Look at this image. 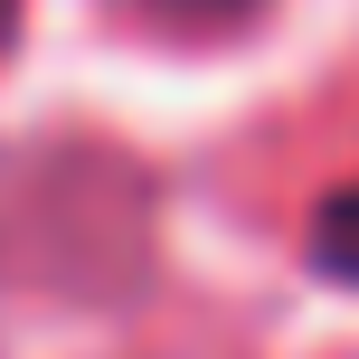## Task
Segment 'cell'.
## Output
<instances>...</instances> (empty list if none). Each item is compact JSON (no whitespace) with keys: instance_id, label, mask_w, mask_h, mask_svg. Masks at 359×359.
Here are the masks:
<instances>
[{"instance_id":"7a4b0ae2","label":"cell","mask_w":359,"mask_h":359,"mask_svg":"<svg viewBox=\"0 0 359 359\" xmlns=\"http://www.w3.org/2000/svg\"><path fill=\"white\" fill-rule=\"evenodd\" d=\"M123 10L170 19V29H236V19H255L265 0H123Z\"/></svg>"},{"instance_id":"3957f363","label":"cell","mask_w":359,"mask_h":359,"mask_svg":"<svg viewBox=\"0 0 359 359\" xmlns=\"http://www.w3.org/2000/svg\"><path fill=\"white\" fill-rule=\"evenodd\" d=\"M10 38H19V0H0V57H10Z\"/></svg>"},{"instance_id":"6da1fadb","label":"cell","mask_w":359,"mask_h":359,"mask_svg":"<svg viewBox=\"0 0 359 359\" xmlns=\"http://www.w3.org/2000/svg\"><path fill=\"white\" fill-rule=\"evenodd\" d=\"M312 265H322L331 284H359V180L322 198V217H312Z\"/></svg>"}]
</instances>
